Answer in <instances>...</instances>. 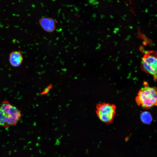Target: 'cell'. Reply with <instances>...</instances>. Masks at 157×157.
<instances>
[{
  "mask_svg": "<svg viewBox=\"0 0 157 157\" xmlns=\"http://www.w3.org/2000/svg\"><path fill=\"white\" fill-rule=\"evenodd\" d=\"M12 106L8 101L5 100L1 103L0 108L3 113L7 115L10 112Z\"/></svg>",
  "mask_w": 157,
  "mask_h": 157,
  "instance_id": "7",
  "label": "cell"
},
{
  "mask_svg": "<svg viewBox=\"0 0 157 157\" xmlns=\"http://www.w3.org/2000/svg\"><path fill=\"white\" fill-rule=\"evenodd\" d=\"M96 113L102 122L110 124L112 122L116 113V107L113 104L102 103L96 106Z\"/></svg>",
  "mask_w": 157,
  "mask_h": 157,
  "instance_id": "3",
  "label": "cell"
},
{
  "mask_svg": "<svg viewBox=\"0 0 157 157\" xmlns=\"http://www.w3.org/2000/svg\"><path fill=\"white\" fill-rule=\"evenodd\" d=\"M7 116L0 108V127H6Z\"/></svg>",
  "mask_w": 157,
  "mask_h": 157,
  "instance_id": "9",
  "label": "cell"
},
{
  "mask_svg": "<svg viewBox=\"0 0 157 157\" xmlns=\"http://www.w3.org/2000/svg\"><path fill=\"white\" fill-rule=\"evenodd\" d=\"M23 60V55L22 52L20 50L13 51L9 54V62L13 67H19L22 64Z\"/></svg>",
  "mask_w": 157,
  "mask_h": 157,
  "instance_id": "5",
  "label": "cell"
},
{
  "mask_svg": "<svg viewBox=\"0 0 157 157\" xmlns=\"http://www.w3.org/2000/svg\"><path fill=\"white\" fill-rule=\"evenodd\" d=\"M7 116L6 127L15 125L21 117L20 110L15 106H12Z\"/></svg>",
  "mask_w": 157,
  "mask_h": 157,
  "instance_id": "4",
  "label": "cell"
},
{
  "mask_svg": "<svg viewBox=\"0 0 157 157\" xmlns=\"http://www.w3.org/2000/svg\"><path fill=\"white\" fill-rule=\"evenodd\" d=\"M157 52L154 51L145 52L142 58L141 69L146 73L153 76L154 80L157 79Z\"/></svg>",
  "mask_w": 157,
  "mask_h": 157,
  "instance_id": "2",
  "label": "cell"
},
{
  "mask_svg": "<svg viewBox=\"0 0 157 157\" xmlns=\"http://www.w3.org/2000/svg\"><path fill=\"white\" fill-rule=\"evenodd\" d=\"M39 23L41 27L46 32H52L55 29V22L54 20L51 18H41L39 20Z\"/></svg>",
  "mask_w": 157,
  "mask_h": 157,
  "instance_id": "6",
  "label": "cell"
},
{
  "mask_svg": "<svg viewBox=\"0 0 157 157\" xmlns=\"http://www.w3.org/2000/svg\"><path fill=\"white\" fill-rule=\"evenodd\" d=\"M52 87V86L51 85H49L44 90L41 92L40 94L41 95H44L47 94L49 92Z\"/></svg>",
  "mask_w": 157,
  "mask_h": 157,
  "instance_id": "10",
  "label": "cell"
},
{
  "mask_svg": "<svg viewBox=\"0 0 157 157\" xmlns=\"http://www.w3.org/2000/svg\"><path fill=\"white\" fill-rule=\"evenodd\" d=\"M139 91L135 98L137 105L142 108L148 109L156 106L157 102V88L149 86L147 82Z\"/></svg>",
  "mask_w": 157,
  "mask_h": 157,
  "instance_id": "1",
  "label": "cell"
},
{
  "mask_svg": "<svg viewBox=\"0 0 157 157\" xmlns=\"http://www.w3.org/2000/svg\"><path fill=\"white\" fill-rule=\"evenodd\" d=\"M140 117L142 122L146 124L150 123L152 120L151 115L148 112H144L141 115Z\"/></svg>",
  "mask_w": 157,
  "mask_h": 157,
  "instance_id": "8",
  "label": "cell"
}]
</instances>
